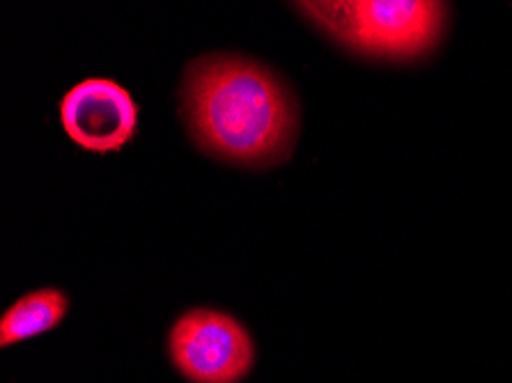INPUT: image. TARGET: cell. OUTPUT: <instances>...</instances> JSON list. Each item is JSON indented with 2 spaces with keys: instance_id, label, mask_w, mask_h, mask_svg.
Returning <instances> with one entry per match:
<instances>
[{
  "instance_id": "4",
  "label": "cell",
  "mask_w": 512,
  "mask_h": 383,
  "mask_svg": "<svg viewBox=\"0 0 512 383\" xmlns=\"http://www.w3.org/2000/svg\"><path fill=\"white\" fill-rule=\"evenodd\" d=\"M60 120L65 134L83 150L120 152L136 134L138 106L111 78H85L62 97Z\"/></svg>"
},
{
  "instance_id": "3",
  "label": "cell",
  "mask_w": 512,
  "mask_h": 383,
  "mask_svg": "<svg viewBox=\"0 0 512 383\" xmlns=\"http://www.w3.org/2000/svg\"><path fill=\"white\" fill-rule=\"evenodd\" d=\"M170 358L193 383H239L255 363L246 328L219 310H191L170 331Z\"/></svg>"
},
{
  "instance_id": "1",
  "label": "cell",
  "mask_w": 512,
  "mask_h": 383,
  "mask_svg": "<svg viewBox=\"0 0 512 383\" xmlns=\"http://www.w3.org/2000/svg\"><path fill=\"white\" fill-rule=\"evenodd\" d=\"M184 117L205 152L242 166L285 161L297 140L292 92L269 67L242 56H205L186 69Z\"/></svg>"
},
{
  "instance_id": "5",
  "label": "cell",
  "mask_w": 512,
  "mask_h": 383,
  "mask_svg": "<svg viewBox=\"0 0 512 383\" xmlns=\"http://www.w3.org/2000/svg\"><path fill=\"white\" fill-rule=\"evenodd\" d=\"M67 310L69 299L60 289H37L21 296L0 319V345L10 347L49 333L65 319Z\"/></svg>"
},
{
  "instance_id": "2",
  "label": "cell",
  "mask_w": 512,
  "mask_h": 383,
  "mask_svg": "<svg viewBox=\"0 0 512 383\" xmlns=\"http://www.w3.org/2000/svg\"><path fill=\"white\" fill-rule=\"evenodd\" d=\"M299 7L340 44L375 58L423 56L434 49L446 26V5L428 0L301 3Z\"/></svg>"
}]
</instances>
